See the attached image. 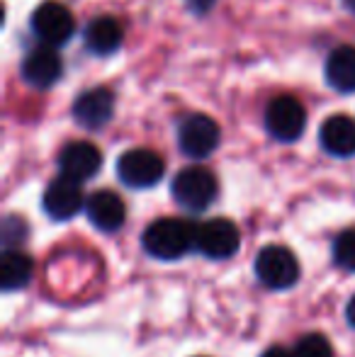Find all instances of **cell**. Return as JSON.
Instances as JSON below:
<instances>
[{"label":"cell","instance_id":"cell-1","mask_svg":"<svg viewBox=\"0 0 355 357\" xmlns=\"http://www.w3.org/2000/svg\"><path fill=\"white\" fill-rule=\"evenodd\" d=\"M144 250L151 258L158 260H178L195 248V226L183 219H173V216H163L156 219L153 224L146 226L144 231Z\"/></svg>","mask_w":355,"mask_h":357},{"label":"cell","instance_id":"cell-2","mask_svg":"<svg viewBox=\"0 0 355 357\" xmlns=\"http://www.w3.org/2000/svg\"><path fill=\"white\" fill-rule=\"evenodd\" d=\"M173 199L188 212H204L217 197V178L202 165H190L176 175L171 185Z\"/></svg>","mask_w":355,"mask_h":357},{"label":"cell","instance_id":"cell-3","mask_svg":"<svg viewBox=\"0 0 355 357\" xmlns=\"http://www.w3.org/2000/svg\"><path fill=\"white\" fill-rule=\"evenodd\" d=\"M163 173H166V163L151 149H129L117 158V175L127 188H153L156 183H161Z\"/></svg>","mask_w":355,"mask_h":357},{"label":"cell","instance_id":"cell-4","mask_svg":"<svg viewBox=\"0 0 355 357\" xmlns=\"http://www.w3.org/2000/svg\"><path fill=\"white\" fill-rule=\"evenodd\" d=\"M239 245H241V234H239L236 224L224 216L195 226V248L207 258L227 260L236 253Z\"/></svg>","mask_w":355,"mask_h":357},{"label":"cell","instance_id":"cell-5","mask_svg":"<svg viewBox=\"0 0 355 357\" xmlns=\"http://www.w3.org/2000/svg\"><path fill=\"white\" fill-rule=\"evenodd\" d=\"M307 127V109L292 95H280L266 109V129L278 142H297Z\"/></svg>","mask_w":355,"mask_h":357},{"label":"cell","instance_id":"cell-6","mask_svg":"<svg viewBox=\"0 0 355 357\" xmlns=\"http://www.w3.org/2000/svg\"><path fill=\"white\" fill-rule=\"evenodd\" d=\"M256 275L268 289H289L299 280V263L285 245H266L256 258Z\"/></svg>","mask_w":355,"mask_h":357},{"label":"cell","instance_id":"cell-7","mask_svg":"<svg viewBox=\"0 0 355 357\" xmlns=\"http://www.w3.org/2000/svg\"><path fill=\"white\" fill-rule=\"evenodd\" d=\"M76 22H73L71 10L56 0H44L32 13V32L37 34L44 47H61L71 39Z\"/></svg>","mask_w":355,"mask_h":357},{"label":"cell","instance_id":"cell-8","mask_svg":"<svg viewBox=\"0 0 355 357\" xmlns=\"http://www.w3.org/2000/svg\"><path fill=\"white\" fill-rule=\"evenodd\" d=\"M178 146L190 158H207L219 146V124L202 112H192L178 124Z\"/></svg>","mask_w":355,"mask_h":357},{"label":"cell","instance_id":"cell-9","mask_svg":"<svg viewBox=\"0 0 355 357\" xmlns=\"http://www.w3.org/2000/svg\"><path fill=\"white\" fill-rule=\"evenodd\" d=\"M83 190H81V183H73L68 178H56L47 185L44 190V197H42V207L52 219L56 221H68L73 219L78 212L83 209Z\"/></svg>","mask_w":355,"mask_h":357},{"label":"cell","instance_id":"cell-10","mask_svg":"<svg viewBox=\"0 0 355 357\" xmlns=\"http://www.w3.org/2000/svg\"><path fill=\"white\" fill-rule=\"evenodd\" d=\"M100 165H103V153L90 142H71L59 153V170L73 183L90 180L100 170Z\"/></svg>","mask_w":355,"mask_h":357},{"label":"cell","instance_id":"cell-11","mask_svg":"<svg viewBox=\"0 0 355 357\" xmlns=\"http://www.w3.org/2000/svg\"><path fill=\"white\" fill-rule=\"evenodd\" d=\"M63 71V61L52 47H37L22 59V66H20V73H22V80L32 88H52L59 78H61Z\"/></svg>","mask_w":355,"mask_h":357},{"label":"cell","instance_id":"cell-12","mask_svg":"<svg viewBox=\"0 0 355 357\" xmlns=\"http://www.w3.org/2000/svg\"><path fill=\"white\" fill-rule=\"evenodd\" d=\"M86 214L90 224L95 229L112 234V231L122 229L124 219H127V207H124L122 197L112 190H98L86 199Z\"/></svg>","mask_w":355,"mask_h":357},{"label":"cell","instance_id":"cell-13","mask_svg":"<svg viewBox=\"0 0 355 357\" xmlns=\"http://www.w3.org/2000/svg\"><path fill=\"white\" fill-rule=\"evenodd\" d=\"M114 98L107 88H90L73 102V119L86 129H100L112 119Z\"/></svg>","mask_w":355,"mask_h":357},{"label":"cell","instance_id":"cell-14","mask_svg":"<svg viewBox=\"0 0 355 357\" xmlns=\"http://www.w3.org/2000/svg\"><path fill=\"white\" fill-rule=\"evenodd\" d=\"M319 144L336 158H351L355 153V122L346 114H333L324 119L319 129Z\"/></svg>","mask_w":355,"mask_h":357},{"label":"cell","instance_id":"cell-15","mask_svg":"<svg viewBox=\"0 0 355 357\" xmlns=\"http://www.w3.org/2000/svg\"><path fill=\"white\" fill-rule=\"evenodd\" d=\"M122 24L117 22L114 17H95L88 22L86 32H83V42L93 54L98 56H107V54L117 52L122 47Z\"/></svg>","mask_w":355,"mask_h":357},{"label":"cell","instance_id":"cell-16","mask_svg":"<svg viewBox=\"0 0 355 357\" xmlns=\"http://www.w3.org/2000/svg\"><path fill=\"white\" fill-rule=\"evenodd\" d=\"M326 83L338 93H353L355 90V47H338L328 54L326 66Z\"/></svg>","mask_w":355,"mask_h":357},{"label":"cell","instance_id":"cell-17","mask_svg":"<svg viewBox=\"0 0 355 357\" xmlns=\"http://www.w3.org/2000/svg\"><path fill=\"white\" fill-rule=\"evenodd\" d=\"M32 260L20 250H5L0 260V287L3 291L22 289L32 278Z\"/></svg>","mask_w":355,"mask_h":357},{"label":"cell","instance_id":"cell-18","mask_svg":"<svg viewBox=\"0 0 355 357\" xmlns=\"http://www.w3.org/2000/svg\"><path fill=\"white\" fill-rule=\"evenodd\" d=\"M333 263L341 270L355 273V226L341 231L338 238L333 241Z\"/></svg>","mask_w":355,"mask_h":357},{"label":"cell","instance_id":"cell-19","mask_svg":"<svg viewBox=\"0 0 355 357\" xmlns=\"http://www.w3.org/2000/svg\"><path fill=\"white\" fill-rule=\"evenodd\" d=\"M292 357H333V348L322 333H307L297 340Z\"/></svg>","mask_w":355,"mask_h":357},{"label":"cell","instance_id":"cell-20","mask_svg":"<svg viewBox=\"0 0 355 357\" xmlns=\"http://www.w3.org/2000/svg\"><path fill=\"white\" fill-rule=\"evenodd\" d=\"M27 234L24 229V221L17 219V216H8L3 224V243H5V250H13V245H20L22 243V236Z\"/></svg>","mask_w":355,"mask_h":357},{"label":"cell","instance_id":"cell-21","mask_svg":"<svg viewBox=\"0 0 355 357\" xmlns=\"http://www.w3.org/2000/svg\"><path fill=\"white\" fill-rule=\"evenodd\" d=\"M261 357H292V353H287V350L280 348V345H273V348H268Z\"/></svg>","mask_w":355,"mask_h":357},{"label":"cell","instance_id":"cell-22","mask_svg":"<svg viewBox=\"0 0 355 357\" xmlns=\"http://www.w3.org/2000/svg\"><path fill=\"white\" fill-rule=\"evenodd\" d=\"M346 319H348V324L355 328V294L351 296V301H348V306H346Z\"/></svg>","mask_w":355,"mask_h":357},{"label":"cell","instance_id":"cell-23","mask_svg":"<svg viewBox=\"0 0 355 357\" xmlns=\"http://www.w3.org/2000/svg\"><path fill=\"white\" fill-rule=\"evenodd\" d=\"M212 3H214V0H190V5H192L197 13H204V10H207Z\"/></svg>","mask_w":355,"mask_h":357},{"label":"cell","instance_id":"cell-24","mask_svg":"<svg viewBox=\"0 0 355 357\" xmlns=\"http://www.w3.org/2000/svg\"><path fill=\"white\" fill-rule=\"evenodd\" d=\"M343 8H346L348 13L355 15V0H343Z\"/></svg>","mask_w":355,"mask_h":357}]
</instances>
